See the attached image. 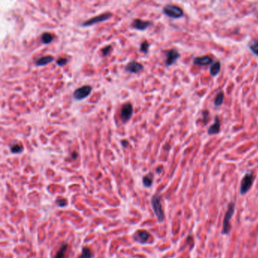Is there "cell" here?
<instances>
[{"label": "cell", "mask_w": 258, "mask_h": 258, "mask_svg": "<svg viewBox=\"0 0 258 258\" xmlns=\"http://www.w3.org/2000/svg\"><path fill=\"white\" fill-rule=\"evenodd\" d=\"M220 131V121L219 120V117H215V122L213 125L209 127L207 129V133L209 135H213V134H217Z\"/></svg>", "instance_id": "obj_13"}, {"label": "cell", "mask_w": 258, "mask_h": 258, "mask_svg": "<svg viewBox=\"0 0 258 258\" xmlns=\"http://www.w3.org/2000/svg\"><path fill=\"white\" fill-rule=\"evenodd\" d=\"M149 46H150V44L148 43L147 41H144V42H141V45H140V48H139L140 51L146 54V53H148Z\"/></svg>", "instance_id": "obj_23"}, {"label": "cell", "mask_w": 258, "mask_h": 258, "mask_svg": "<svg viewBox=\"0 0 258 258\" xmlns=\"http://www.w3.org/2000/svg\"><path fill=\"white\" fill-rule=\"evenodd\" d=\"M121 144L124 148H126V146H127L128 145V141H126V140H123V141H121Z\"/></svg>", "instance_id": "obj_28"}, {"label": "cell", "mask_w": 258, "mask_h": 258, "mask_svg": "<svg viewBox=\"0 0 258 258\" xmlns=\"http://www.w3.org/2000/svg\"><path fill=\"white\" fill-rule=\"evenodd\" d=\"M253 180H254V176L252 172H247L243 176L240 185V194H244L249 191L253 185Z\"/></svg>", "instance_id": "obj_3"}, {"label": "cell", "mask_w": 258, "mask_h": 258, "mask_svg": "<svg viewBox=\"0 0 258 258\" xmlns=\"http://www.w3.org/2000/svg\"><path fill=\"white\" fill-rule=\"evenodd\" d=\"M151 206L154 210V213L157 216L159 222H162L164 219V212L162 209V204L160 202V197L157 194H155L151 198Z\"/></svg>", "instance_id": "obj_2"}, {"label": "cell", "mask_w": 258, "mask_h": 258, "mask_svg": "<svg viewBox=\"0 0 258 258\" xmlns=\"http://www.w3.org/2000/svg\"><path fill=\"white\" fill-rule=\"evenodd\" d=\"M112 49V46L111 45H107V46H105L104 48H103L102 49H101V52H102V55L103 56H106L107 55V54L110 53V51H111Z\"/></svg>", "instance_id": "obj_25"}, {"label": "cell", "mask_w": 258, "mask_h": 258, "mask_svg": "<svg viewBox=\"0 0 258 258\" xmlns=\"http://www.w3.org/2000/svg\"><path fill=\"white\" fill-rule=\"evenodd\" d=\"M248 47L253 54L258 56V41H250L248 44Z\"/></svg>", "instance_id": "obj_20"}, {"label": "cell", "mask_w": 258, "mask_h": 258, "mask_svg": "<svg viewBox=\"0 0 258 258\" xmlns=\"http://www.w3.org/2000/svg\"><path fill=\"white\" fill-rule=\"evenodd\" d=\"M56 204H58V206H60V207H64L67 204V200L64 198H63V197H58L56 200Z\"/></svg>", "instance_id": "obj_24"}, {"label": "cell", "mask_w": 258, "mask_h": 258, "mask_svg": "<svg viewBox=\"0 0 258 258\" xmlns=\"http://www.w3.org/2000/svg\"><path fill=\"white\" fill-rule=\"evenodd\" d=\"M202 116H203V120H204V123H207V120L209 119V112L207 110H203L202 112Z\"/></svg>", "instance_id": "obj_27"}, {"label": "cell", "mask_w": 258, "mask_h": 258, "mask_svg": "<svg viewBox=\"0 0 258 258\" xmlns=\"http://www.w3.org/2000/svg\"><path fill=\"white\" fill-rule=\"evenodd\" d=\"M56 63H57V64H58V66H60V67H63V66H64L67 63V59H66V58H60L56 61Z\"/></svg>", "instance_id": "obj_26"}, {"label": "cell", "mask_w": 258, "mask_h": 258, "mask_svg": "<svg viewBox=\"0 0 258 258\" xmlns=\"http://www.w3.org/2000/svg\"><path fill=\"white\" fill-rule=\"evenodd\" d=\"M161 170H162V166H160V167H159L158 169H157V173H160V172Z\"/></svg>", "instance_id": "obj_29"}, {"label": "cell", "mask_w": 258, "mask_h": 258, "mask_svg": "<svg viewBox=\"0 0 258 258\" xmlns=\"http://www.w3.org/2000/svg\"><path fill=\"white\" fill-rule=\"evenodd\" d=\"M53 60H54V58H53L52 56L51 55L43 56V57L39 58V59L36 61V64L37 66H45L46 65V64L51 63Z\"/></svg>", "instance_id": "obj_15"}, {"label": "cell", "mask_w": 258, "mask_h": 258, "mask_svg": "<svg viewBox=\"0 0 258 258\" xmlns=\"http://www.w3.org/2000/svg\"><path fill=\"white\" fill-rule=\"evenodd\" d=\"M143 70V65L135 61H131L126 66V70L129 73H137Z\"/></svg>", "instance_id": "obj_10"}, {"label": "cell", "mask_w": 258, "mask_h": 258, "mask_svg": "<svg viewBox=\"0 0 258 258\" xmlns=\"http://www.w3.org/2000/svg\"><path fill=\"white\" fill-rule=\"evenodd\" d=\"M235 208V205L233 202H231L228 204V209H227V211L226 213H225V216H224L223 223H222V234H224V235H227V234H228L229 233V232H230L231 228H232V227H231L230 220L234 214Z\"/></svg>", "instance_id": "obj_1"}, {"label": "cell", "mask_w": 258, "mask_h": 258, "mask_svg": "<svg viewBox=\"0 0 258 258\" xmlns=\"http://www.w3.org/2000/svg\"><path fill=\"white\" fill-rule=\"evenodd\" d=\"M220 69H221L220 63H219V61H216V62L213 63V64H212L211 67H210V75L213 76H216V75L219 73V71H220Z\"/></svg>", "instance_id": "obj_16"}, {"label": "cell", "mask_w": 258, "mask_h": 258, "mask_svg": "<svg viewBox=\"0 0 258 258\" xmlns=\"http://www.w3.org/2000/svg\"><path fill=\"white\" fill-rule=\"evenodd\" d=\"M92 253L90 249L85 247L82 248V254L79 256V258H91L92 257Z\"/></svg>", "instance_id": "obj_22"}, {"label": "cell", "mask_w": 258, "mask_h": 258, "mask_svg": "<svg viewBox=\"0 0 258 258\" xmlns=\"http://www.w3.org/2000/svg\"><path fill=\"white\" fill-rule=\"evenodd\" d=\"M165 55H166V61H165V64L167 66H170L176 62V60L180 57L179 51L175 48L173 49H169L165 52Z\"/></svg>", "instance_id": "obj_8"}, {"label": "cell", "mask_w": 258, "mask_h": 258, "mask_svg": "<svg viewBox=\"0 0 258 258\" xmlns=\"http://www.w3.org/2000/svg\"><path fill=\"white\" fill-rule=\"evenodd\" d=\"M224 100V93L222 91H219L216 95V98L214 99V105L216 107H219L222 104Z\"/></svg>", "instance_id": "obj_18"}, {"label": "cell", "mask_w": 258, "mask_h": 258, "mask_svg": "<svg viewBox=\"0 0 258 258\" xmlns=\"http://www.w3.org/2000/svg\"><path fill=\"white\" fill-rule=\"evenodd\" d=\"M212 61H213L212 58L207 55L203 56V57H196L193 59L194 64L199 66L208 65V64H211Z\"/></svg>", "instance_id": "obj_12"}, {"label": "cell", "mask_w": 258, "mask_h": 258, "mask_svg": "<svg viewBox=\"0 0 258 258\" xmlns=\"http://www.w3.org/2000/svg\"><path fill=\"white\" fill-rule=\"evenodd\" d=\"M53 36L51 33H43L41 35V40H42V43L44 44H48L50 42H52Z\"/></svg>", "instance_id": "obj_19"}, {"label": "cell", "mask_w": 258, "mask_h": 258, "mask_svg": "<svg viewBox=\"0 0 258 258\" xmlns=\"http://www.w3.org/2000/svg\"><path fill=\"white\" fill-rule=\"evenodd\" d=\"M67 250H68V244L67 243H63L54 256V258H67Z\"/></svg>", "instance_id": "obj_14"}, {"label": "cell", "mask_w": 258, "mask_h": 258, "mask_svg": "<svg viewBox=\"0 0 258 258\" xmlns=\"http://www.w3.org/2000/svg\"><path fill=\"white\" fill-rule=\"evenodd\" d=\"M10 150H11V152L13 153V154H19V153H21L23 151V147L21 145L14 144V145H11Z\"/></svg>", "instance_id": "obj_21"}, {"label": "cell", "mask_w": 258, "mask_h": 258, "mask_svg": "<svg viewBox=\"0 0 258 258\" xmlns=\"http://www.w3.org/2000/svg\"><path fill=\"white\" fill-rule=\"evenodd\" d=\"M132 113H133V108L130 103L126 102L123 104L120 109V118L123 123L127 122L132 117Z\"/></svg>", "instance_id": "obj_7"}, {"label": "cell", "mask_w": 258, "mask_h": 258, "mask_svg": "<svg viewBox=\"0 0 258 258\" xmlns=\"http://www.w3.org/2000/svg\"><path fill=\"white\" fill-rule=\"evenodd\" d=\"M151 24V23L148 20H143L141 19H135L132 23V26L136 30H145Z\"/></svg>", "instance_id": "obj_11"}, {"label": "cell", "mask_w": 258, "mask_h": 258, "mask_svg": "<svg viewBox=\"0 0 258 258\" xmlns=\"http://www.w3.org/2000/svg\"><path fill=\"white\" fill-rule=\"evenodd\" d=\"M153 182V175L151 173H148L142 179V183L145 187L151 186Z\"/></svg>", "instance_id": "obj_17"}, {"label": "cell", "mask_w": 258, "mask_h": 258, "mask_svg": "<svg viewBox=\"0 0 258 258\" xmlns=\"http://www.w3.org/2000/svg\"><path fill=\"white\" fill-rule=\"evenodd\" d=\"M111 16H112L111 13H110V12L104 13V14H100V15L95 16V17H92V18H90V19H89V20H86V21L82 22V24L81 25H82V26H91V25H93V24H95V23L105 21V20H108V19L110 18Z\"/></svg>", "instance_id": "obj_6"}, {"label": "cell", "mask_w": 258, "mask_h": 258, "mask_svg": "<svg viewBox=\"0 0 258 258\" xmlns=\"http://www.w3.org/2000/svg\"><path fill=\"white\" fill-rule=\"evenodd\" d=\"M163 13L172 18H179L184 15L182 8L176 5H167L163 7Z\"/></svg>", "instance_id": "obj_4"}, {"label": "cell", "mask_w": 258, "mask_h": 258, "mask_svg": "<svg viewBox=\"0 0 258 258\" xmlns=\"http://www.w3.org/2000/svg\"><path fill=\"white\" fill-rule=\"evenodd\" d=\"M150 235L147 231L145 230H138L135 232V234L133 235V239L135 240L137 242L141 243V244H144V243L147 242V241L149 238Z\"/></svg>", "instance_id": "obj_9"}, {"label": "cell", "mask_w": 258, "mask_h": 258, "mask_svg": "<svg viewBox=\"0 0 258 258\" xmlns=\"http://www.w3.org/2000/svg\"><path fill=\"white\" fill-rule=\"evenodd\" d=\"M92 92V87L90 85H83L81 87L78 88L73 92V98L78 101L84 99L86 97L89 96Z\"/></svg>", "instance_id": "obj_5"}]
</instances>
